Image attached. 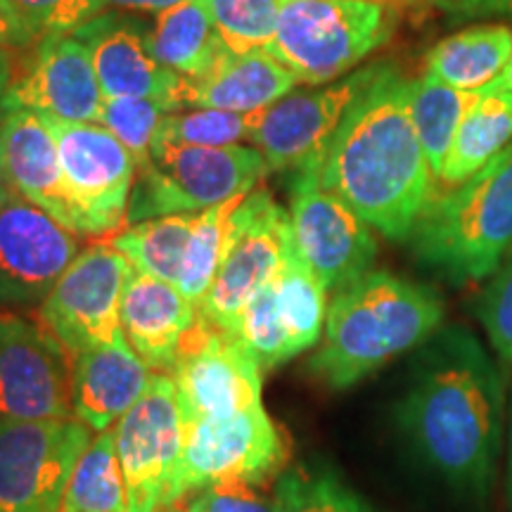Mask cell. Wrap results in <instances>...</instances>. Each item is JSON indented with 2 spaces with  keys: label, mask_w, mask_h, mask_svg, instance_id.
<instances>
[{
  "label": "cell",
  "mask_w": 512,
  "mask_h": 512,
  "mask_svg": "<svg viewBox=\"0 0 512 512\" xmlns=\"http://www.w3.org/2000/svg\"><path fill=\"white\" fill-rule=\"evenodd\" d=\"M290 223L294 247L328 292L335 294L373 271V228L342 197L325 190L318 174L292 176Z\"/></svg>",
  "instance_id": "14"
},
{
  "label": "cell",
  "mask_w": 512,
  "mask_h": 512,
  "mask_svg": "<svg viewBox=\"0 0 512 512\" xmlns=\"http://www.w3.org/2000/svg\"><path fill=\"white\" fill-rule=\"evenodd\" d=\"M102 102L91 50L74 34L38 38L24 72L12 76L3 93V107L64 121H98Z\"/></svg>",
  "instance_id": "18"
},
{
  "label": "cell",
  "mask_w": 512,
  "mask_h": 512,
  "mask_svg": "<svg viewBox=\"0 0 512 512\" xmlns=\"http://www.w3.org/2000/svg\"><path fill=\"white\" fill-rule=\"evenodd\" d=\"M512 55V27L472 24L444 38L425 57V74L460 91L482 93L494 86Z\"/></svg>",
  "instance_id": "25"
},
{
  "label": "cell",
  "mask_w": 512,
  "mask_h": 512,
  "mask_svg": "<svg viewBox=\"0 0 512 512\" xmlns=\"http://www.w3.org/2000/svg\"><path fill=\"white\" fill-rule=\"evenodd\" d=\"M133 271L131 261L110 242L91 245L76 254L38 304V323L60 344L69 361L124 335L121 297Z\"/></svg>",
  "instance_id": "10"
},
{
  "label": "cell",
  "mask_w": 512,
  "mask_h": 512,
  "mask_svg": "<svg viewBox=\"0 0 512 512\" xmlns=\"http://www.w3.org/2000/svg\"><path fill=\"white\" fill-rule=\"evenodd\" d=\"M297 79L268 50L230 53L219 67L200 81H183L178 102L185 107L254 114L264 112L294 91Z\"/></svg>",
  "instance_id": "23"
},
{
  "label": "cell",
  "mask_w": 512,
  "mask_h": 512,
  "mask_svg": "<svg viewBox=\"0 0 512 512\" xmlns=\"http://www.w3.org/2000/svg\"><path fill=\"white\" fill-rule=\"evenodd\" d=\"M181 0H100L102 12L105 10H121V12H162Z\"/></svg>",
  "instance_id": "40"
},
{
  "label": "cell",
  "mask_w": 512,
  "mask_h": 512,
  "mask_svg": "<svg viewBox=\"0 0 512 512\" xmlns=\"http://www.w3.org/2000/svg\"><path fill=\"white\" fill-rule=\"evenodd\" d=\"M266 174V159L254 145L202 147L155 140L150 162L138 169L128 223L169 214H200L249 195Z\"/></svg>",
  "instance_id": "6"
},
{
  "label": "cell",
  "mask_w": 512,
  "mask_h": 512,
  "mask_svg": "<svg viewBox=\"0 0 512 512\" xmlns=\"http://www.w3.org/2000/svg\"><path fill=\"white\" fill-rule=\"evenodd\" d=\"M12 79V60H10V50L0 48V81H10Z\"/></svg>",
  "instance_id": "44"
},
{
  "label": "cell",
  "mask_w": 512,
  "mask_h": 512,
  "mask_svg": "<svg viewBox=\"0 0 512 512\" xmlns=\"http://www.w3.org/2000/svg\"><path fill=\"white\" fill-rule=\"evenodd\" d=\"M512 143V91H484L465 114L444 169L437 178V190H451L482 171L491 159Z\"/></svg>",
  "instance_id": "26"
},
{
  "label": "cell",
  "mask_w": 512,
  "mask_h": 512,
  "mask_svg": "<svg viewBox=\"0 0 512 512\" xmlns=\"http://www.w3.org/2000/svg\"><path fill=\"white\" fill-rule=\"evenodd\" d=\"M408 245L448 283L489 278L512 247V143L465 183L434 190Z\"/></svg>",
  "instance_id": "4"
},
{
  "label": "cell",
  "mask_w": 512,
  "mask_h": 512,
  "mask_svg": "<svg viewBox=\"0 0 512 512\" xmlns=\"http://www.w3.org/2000/svg\"><path fill=\"white\" fill-rule=\"evenodd\" d=\"M197 320V306L171 283L133 271L121 297V330L155 373L174 368L185 335Z\"/></svg>",
  "instance_id": "22"
},
{
  "label": "cell",
  "mask_w": 512,
  "mask_h": 512,
  "mask_svg": "<svg viewBox=\"0 0 512 512\" xmlns=\"http://www.w3.org/2000/svg\"><path fill=\"white\" fill-rule=\"evenodd\" d=\"M512 91V55H510V62L505 64V69H503V74L498 76V81L494 83V86H489L486 88V91ZM484 93V91H482Z\"/></svg>",
  "instance_id": "41"
},
{
  "label": "cell",
  "mask_w": 512,
  "mask_h": 512,
  "mask_svg": "<svg viewBox=\"0 0 512 512\" xmlns=\"http://www.w3.org/2000/svg\"><path fill=\"white\" fill-rule=\"evenodd\" d=\"M396 24L389 0H287L268 53L299 83L323 86L387 46Z\"/></svg>",
  "instance_id": "5"
},
{
  "label": "cell",
  "mask_w": 512,
  "mask_h": 512,
  "mask_svg": "<svg viewBox=\"0 0 512 512\" xmlns=\"http://www.w3.org/2000/svg\"><path fill=\"white\" fill-rule=\"evenodd\" d=\"M380 64H366L337 81L287 93L261 112L252 143L264 155L268 171L320 174L339 124L380 72Z\"/></svg>",
  "instance_id": "12"
},
{
  "label": "cell",
  "mask_w": 512,
  "mask_h": 512,
  "mask_svg": "<svg viewBox=\"0 0 512 512\" xmlns=\"http://www.w3.org/2000/svg\"><path fill=\"white\" fill-rule=\"evenodd\" d=\"M150 48L159 64L183 81H200L214 72L230 50L197 0H181L157 12L150 27Z\"/></svg>",
  "instance_id": "24"
},
{
  "label": "cell",
  "mask_w": 512,
  "mask_h": 512,
  "mask_svg": "<svg viewBox=\"0 0 512 512\" xmlns=\"http://www.w3.org/2000/svg\"><path fill=\"white\" fill-rule=\"evenodd\" d=\"M261 112L240 114L223 110H204L190 107V112H169L159 124L157 138L174 145H202V147H228L252 140L259 124Z\"/></svg>",
  "instance_id": "32"
},
{
  "label": "cell",
  "mask_w": 512,
  "mask_h": 512,
  "mask_svg": "<svg viewBox=\"0 0 512 512\" xmlns=\"http://www.w3.org/2000/svg\"><path fill=\"white\" fill-rule=\"evenodd\" d=\"M242 197L245 195L197 214L188 256H185L181 278L176 283V290L195 306H200L211 290V283H214L216 271L221 266L223 252H226L230 219H233Z\"/></svg>",
  "instance_id": "30"
},
{
  "label": "cell",
  "mask_w": 512,
  "mask_h": 512,
  "mask_svg": "<svg viewBox=\"0 0 512 512\" xmlns=\"http://www.w3.org/2000/svg\"><path fill=\"white\" fill-rule=\"evenodd\" d=\"M197 3L207 8L230 53L245 55L254 50H268L287 0H197Z\"/></svg>",
  "instance_id": "31"
},
{
  "label": "cell",
  "mask_w": 512,
  "mask_h": 512,
  "mask_svg": "<svg viewBox=\"0 0 512 512\" xmlns=\"http://www.w3.org/2000/svg\"><path fill=\"white\" fill-rule=\"evenodd\" d=\"M413 79L392 62L349 107L318 181L387 240L406 242L437 181L411 119Z\"/></svg>",
  "instance_id": "2"
},
{
  "label": "cell",
  "mask_w": 512,
  "mask_h": 512,
  "mask_svg": "<svg viewBox=\"0 0 512 512\" xmlns=\"http://www.w3.org/2000/svg\"><path fill=\"white\" fill-rule=\"evenodd\" d=\"M155 375L131 349L126 335L83 351L72 361L74 418L93 432L112 430L147 394Z\"/></svg>",
  "instance_id": "21"
},
{
  "label": "cell",
  "mask_w": 512,
  "mask_h": 512,
  "mask_svg": "<svg viewBox=\"0 0 512 512\" xmlns=\"http://www.w3.org/2000/svg\"><path fill=\"white\" fill-rule=\"evenodd\" d=\"M36 43L34 31L27 27L12 0H0V48H27Z\"/></svg>",
  "instance_id": "39"
},
{
  "label": "cell",
  "mask_w": 512,
  "mask_h": 512,
  "mask_svg": "<svg viewBox=\"0 0 512 512\" xmlns=\"http://www.w3.org/2000/svg\"><path fill=\"white\" fill-rule=\"evenodd\" d=\"M60 150L64 190L74 230L83 238L117 235L128 223V204L138 164L110 128L98 121H64L46 117Z\"/></svg>",
  "instance_id": "7"
},
{
  "label": "cell",
  "mask_w": 512,
  "mask_h": 512,
  "mask_svg": "<svg viewBox=\"0 0 512 512\" xmlns=\"http://www.w3.org/2000/svg\"><path fill=\"white\" fill-rule=\"evenodd\" d=\"M280 512H375L335 475L320 470H290L275 484Z\"/></svg>",
  "instance_id": "33"
},
{
  "label": "cell",
  "mask_w": 512,
  "mask_h": 512,
  "mask_svg": "<svg viewBox=\"0 0 512 512\" xmlns=\"http://www.w3.org/2000/svg\"><path fill=\"white\" fill-rule=\"evenodd\" d=\"M444 316V299L432 287L368 271L332 294L323 344L309 366L330 389H349L437 335Z\"/></svg>",
  "instance_id": "3"
},
{
  "label": "cell",
  "mask_w": 512,
  "mask_h": 512,
  "mask_svg": "<svg viewBox=\"0 0 512 512\" xmlns=\"http://www.w3.org/2000/svg\"><path fill=\"white\" fill-rule=\"evenodd\" d=\"M72 361L38 320L0 313V422L69 420Z\"/></svg>",
  "instance_id": "16"
},
{
  "label": "cell",
  "mask_w": 512,
  "mask_h": 512,
  "mask_svg": "<svg viewBox=\"0 0 512 512\" xmlns=\"http://www.w3.org/2000/svg\"><path fill=\"white\" fill-rule=\"evenodd\" d=\"M36 41L43 36L76 34L102 12L100 0H12Z\"/></svg>",
  "instance_id": "36"
},
{
  "label": "cell",
  "mask_w": 512,
  "mask_h": 512,
  "mask_svg": "<svg viewBox=\"0 0 512 512\" xmlns=\"http://www.w3.org/2000/svg\"><path fill=\"white\" fill-rule=\"evenodd\" d=\"M197 214H169L131 223L110 240L133 268L176 287L188 256Z\"/></svg>",
  "instance_id": "27"
},
{
  "label": "cell",
  "mask_w": 512,
  "mask_h": 512,
  "mask_svg": "<svg viewBox=\"0 0 512 512\" xmlns=\"http://www.w3.org/2000/svg\"><path fill=\"white\" fill-rule=\"evenodd\" d=\"M448 15L456 22H472V19H510L512 0H451L446 5Z\"/></svg>",
  "instance_id": "38"
},
{
  "label": "cell",
  "mask_w": 512,
  "mask_h": 512,
  "mask_svg": "<svg viewBox=\"0 0 512 512\" xmlns=\"http://www.w3.org/2000/svg\"><path fill=\"white\" fill-rule=\"evenodd\" d=\"M169 375L181 420L223 418L264 403L256 358L233 332L214 328L200 311Z\"/></svg>",
  "instance_id": "15"
},
{
  "label": "cell",
  "mask_w": 512,
  "mask_h": 512,
  "mask_svg": "<svg viewBox=\"0 0 512 512\" xmlns=\"http://www.w3.org/2000/svg\"><path fill=\"white\" fill-rule=\"evenodd\" d=\"M287 458L285 437L264 403L223 418L183 420V458L176 479L181 505L195 491L245 479L261 484L280 472Z\"/></svg>",
  "instance_id": "11"
},
{
  "label": "cell",
  "mask_w": 512,
  "mask_h": 512,
  "mask_svg": "<svg viewBox=\"0 0 512 512\" xmlns=\"http://www.w3.org/2000/svg\"><path fill=\"white\" fill-rule=\"evenodd\" d=\"M207 512H280L278 498L264 494L256 482L230 479L202 491Z\"/></svg>",
  "instance_id": "37"
},
{
  "label": "cell",
  "mask_w": 512,
  "mask_h": 512,
  "mask_svg": "<svg viewBox=\"0 0 512 512\" xmlns=\"http://www.w3.org/2000/svg\"><path fill=\"white\" fill-rule=\"evenodd\" d=\"M294 249L290 211L280 207L268 190L242 197L230 219V233L211 290L197 306L214 328L233 332L259 290L271 283Z\"/></svg>",
  "instance_id": "8"
},
{
  "label": "cell",
  "mask_w": 512,
  "mask_h": 512,
  "mask_svg": "<svg viewBox=\"0 0 512 512\" xmlns=\"http://www.w3.org/2000/svg\"><path fill=\"white\" fill-rule=\"evenodd\" d=\"M79 254V235L12 192L0 202V306L41 304Z\"/></svg>",
  "instance_id": "17"
},
{
  "label": "cell",
  "mask_w": 512,
  "mask_h": 512,
  "mask_svg": "<svg viewBox=\"0 0 512 512\" xmlns=\"http://www.w3.org/2000/svg\"><path fill=\"white\" fill-rule=\"evenodd\" d=\"M389 3H437L441 8H446L451 0H389Z\"/></svg>",
  "instance_id": "46"
},
{
  "label": "cell",
  "mask_w": 512,
  "mask_h": 512,
  "mask_svg": "<svg viewBox=\"0 0 512 512\" xmlns=\"http://www.w3.org/2000/svg\"><path fill=\"white\" fill-rule=\"evenodd\" d=\"M508 503L512 508V399H510V422H508Z\"/></svg>",
  "instance_id": "43"
},
{
  "label": "cell",
  "mask_w": 512,
  "mask_h": 512,
  "mask_svg": "<svg viewBox=\"0 0 512 512\" xmlns=\"http://www.w3.org/2000/svg\"><path fill=\"white\" fill-rule=\"evenodd\" d=\"M57 512H126L114 427L95 434L81 453Z\"/></svg>",
  "instance_id": "29"
},
{
  "label": "cell",
  "mask_w": 512,
  "mask_h": 512,
  "mask_svg": "<svg viewBox=\"0 0 512 512\" xmlns=\"http://www.w3.org/2000/svg\"><path fill=\"white\" fill-rule=\"evenodd\" d=\"M126 512H171L183 458V420L176 384L157 373L152 387L114 425Z\"/></svg>",
  "instance_id": "9"
},
{
  "label": "cell",
  "mask_w": 512,
  "mask_h": 512,
  "mask_svg": "<svg viewBox=\"0 0 512 512\" xmlns=\"http://www.w3.org/2000/svg\"><path fill=\"white\" fill-rule=\"evenodd\" d=\"M171 512H207V505H204V496L197 494L188 505H185V508H176Z\"/></svg>",
  "instance_id": "45"
},
{
  "label": "cell",
  "mask_w": 512,
  "mask_h": 512,
  "mask_svg": "<svg viewBox=\"0 0 512 512\" xmlns=\"http://www.w3.org/2000/svg\"><path fill=\"white\" fill-rule=\"evenodd\" d=\"M91 432L76 418L0 422V512H57Z\"/></svg>",
  "instance_id": "13"
},
{
  "label": "cell",
  "mask_w": 512,
  "mask_h": 512,
  "mask_svg": "<svg viewBox=\"0 0 512 512\" xmlns=\"http://www.w3.org/2000/svg\"><path fill=\"white\" fill-rule=\"evenodd\" d=\"M169 112H176V107L155 98H105L98 124L110 128L143 169L150 162L159 124Z\"/></svg>",
  "instance_id": "34"
},
{
  "label": "cell",
  "mask_w": 512,
  "mask_h": 512,
  "mask_svg": "<svg viewBox=\"0 0 512 512\" xmlns=\"http://www.w3.org/2000/svg\"><path fill=\"white\" fill-rule=\"evenodd\" d=\"M91 50L105 98H155L181 110L183 79L157 62L150 27L121 10H105L74 34Z\"/></svg>",
  "instance_id": "19"
},
{
  "label": "cell",
  "mask_w": 512,
  "mask_h": 512,
  "mask_svg": "<svg viewBox=\"0 0 512 512\" xmlns=\"http://www.w3.org/2000/svg\"><path fill=\"white\" fill-rule=\"evenodd\" d=\"M8 83H10V81H0V110H3V93H5V88H8ZM10 195H12V190H10L8 181H5V174H3V164H0V202H3V200H8Z\"/></svg>",
  "instance_id": "42"
},
{
  "label": "cell",
  "mask_w": 512,
  "mask_h": 512,
  "mask_svg": "<svg viewBox=\"0 0 512 512\" xmlns=\"http://www.w3.org/2000/svg\"><path fill=\"white\" fill-rule=\"evenodd\" d=\"M0 164L12 192L46 209L62 226L74 230L60 150L41 114L27 107L0 110Z\"/></svg>",
  "instance_id": "20"
},
{
  "label": "cell",
  "mask_w": 512,
  "mask_h": 512,
  "mask_svg": "<svg viewBox=\"0 0 512 512\" xmlns=\"http://www.w3.org/2000/svg\"><path fill=\"white\" fill-rule=\"evenodd\" d=\"M475 313L498 358L512 366V247L477 294Z\"/></svg>",
  "instance_id": "35"
},
{
  "label": "cell",
  "mask_w": 512,
  "mask_h": 512,
  "mask_svg": "<svg viewBox=\"0 0 512 512\" xmlns=\"http://www.w3.org/2000/svg\"><path fill=\"white\" fill-rule=\"evenodd\" d=\"M477 91H460L432 76L411 83V119L427 164L437 181L467 110L479 100Z\"/></svg>",
  "instance_id": "28"
},
{
  "label": "cell",
  "mask_w": 512,
  "mask_h": 512,
  "mask_svg": "<svg viewBox=\"0 0 512 512\" xmlns=\"http://www.w3.org/2000/svg\"><path fill=\"white\" fill-rule=\"evenodd\" d=\"M503 382L465 328L439 330L401 403L399 422L430 470L475 498L494 486L503 439Z\"/></svg>",
  "instance_id": "1"
}]
</instances>
